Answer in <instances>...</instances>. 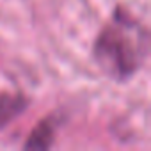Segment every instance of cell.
<instances>
[{"label": "cell", "instance_id": "7a4b0ae2", "mask_svg": "<svg viewBox=\"0 0 151 151\" xmlns=\"http://www.w3.org/2000/svg\"><path fill=\"white\" fill-rule=\"evenodd\" d=\"M59 124H60L59 114H52L45 117L29 135V140L25 142V149H48L53 144Z\"/></svg>", "mask_w": 151, "mask_h": 151}, {"label": "cell", "instance_id": "6da1fadb", "mask_svg": "<svg viewBox=\"0 0 151 151\" xmlns=\"http://www.w3.org/2000/svg\"><path fill=\"white\" fill-rule=\"evenodd\" d=\"M149 37L140 23L117 11L94 43V59L100 68L114 80H128L140 68L147 55Z\"/></svg>", "mask_w": 151, "mask_h": 151}, {"label": "cell", "instance_id": "3957f363", "mask_svg": "<svg viewBox=\"0 0 151 151\" xmlns=\"http://www.w3.org/2000/svg\"><path fill=\"white\" fill-rule=\"evenodd\" d=\"M27 107L29 100L22 94H0V130L25 112Z\"/></svg>", "mask_w": 151, "mask_h": 151}]
</instances>
